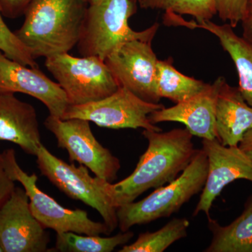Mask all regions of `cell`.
<instances>
[{"label":"cell","mask_w":252,"mask_h":252,"mask_svg":"<svg viewBox=\"0 0 252 252\" xmlns=\"http://www.w3.org/2000/svg\"><path fill=\"white\" fill-rule=\"evenodd\" d=\"M89 1V4H92V3L95 2L97 0H88Z\"/></svg>","instance_id":"obj_29"},{"label":"cell","mask_w":252,"mask_h":252,"mask_svg":"<svg viewBox=\"0 0 252 252\" xmlns=\"http://www.w3.org/2000/svg\"><path fill=\"white\" fill-rule=\"evenodd\" d=\"M212 239L206 252H252V195L243 213L230 224L222 226L208 218Z\"/></svg>","instance_id":"obj_18"},{"label":"cell","mask_w":252,"mask_h":252,"mask_svg":"<svg viewBox=\"0 0 252 252\" xmlns=\"http://www.w3.org/2000/svg\"><path fill=\"white\" fill-rule=\"evenodd\" d=\"M208 86L203 81L179 72L172 64V59L158 61L157 86L160 98L179 103L200 94Z\"/></svg>","instance_id":"obj_19"},{"label":"cell","mask_w":252,"mask_h":252,"mask_svg":"<svg viewBox=\"0 0 252 252\" xmlns=\"http://www.w3.org/2000/svg\"><path fill=\"white\" fill-rule=\"evenodd\" d=\"M208 172V159L203 149H198L193 160L175 180L156 189L138 202L118 207L119 226L122 232L135 225L146 224L171 216L194 195L203 190Z\"/></svg>","instance_id":"obj_4"},{"label":"cell","mask_w":252,"mask_h":252,"mask_svg":"<svg viewBox=\"0 0 252 252\" xmlns=\"http://www.w3.org/2000/svg\"><path fill=\"white\" fill-rule=\"evenodd\" d=\"M0 9V51L10 59L31 67H39L29 50L6 26Z\"/></svg>","instance_id":"obj_23"},{"label":"cell","mask_w":252,"mask_h":252,"mask_svg":"<svg viewBox=\"0 0 252 252\" xmlns=\"http://www.w3.org/2000/svg\"><path fill=\"white\" fill-rule=\"evenodd\" d=\"M136 9L135 0H97L89 4L77 44L81 56H97L104 61L114 50L127 41H152L158 23L143 31H134L128 21Z\"/></svg>","instance_id":"obj_3"},{"label":"cell","mask_w":252,"mask_h":252,"mask_svg":"<svg viewBox=\"0 0 252 252\" xmlns=\"http://www.w3.org/2000/svg\"><path fill=\"white\" fill-rule=\"evenodd\" d=\"M164 23L167 26H182L189 29L205 30L218 38L220 45L234 63L238 71L239 90L249 105L252 107V43L240 37L229 24L218 25L209 21H186L180 15L165 11Z\"/></svg>","instance_id":"obj_15"},{"label":"cell","mask_w":252,"mask_h":252,"mask_svg":"<svg viewBox=\"0 0 252 252\" xmlns=\"http://www.w3.org/2000/svg\"><path fill=\"white\" fill-rule=\"evenodd\" d=\"M89 123L84 119L64 120L49 115L44 126L56 137L58 147L67 151L69 161L79 162L97 177L114 182L121 168L119 159L97 140Z\"/></svg>","instance_id":"obj_9"},{"label":"cell","mask_w":252,"mask_h":252,"mask_svg":"<svg viewBox=\"0 0 252 252\" xmlns=\"http://www.w3.org/2000/svg\"><path fill=\"white\" fill-rule=\"evenodd\" d=\"M238 147L252 162V128L245 132Z\"/></svg>","instance_id":"obj_28"},{"label":"cell","mask_w":252,"mask_h":252,"mask_svg":"<svg viewBox=\"0 0 252 252\" xmlns=\"http://www.w3.org/2000/svg\"><path fill=\"white\" fill-rule=\"evenodd\" d=\"M5 170L10 178L23 186L29 198L32 213L45 229L56 233H72L88 235H109L110 230L104 222L91 220L87 212L80 209L69 210L58 203L54 198L38 187V177L28 175L17 161L16 152L9 149L1 153Z\"/></svg>","instance_id":"obj_6"},{"label":"cell","mask_w":252,"mask_h":252,"mask_svg":"<svg viewBox=\"0 0 252 252\" xmlns=\"http://www.w3.org/2000/svg\"><path fill=\"white\" fill-rule=\"evenodd\" d=\"M189 225L187 219H173L157 231L140 233L133 243L124 245L119 252H163L177 240L187 236Z\"/></svg>","instance_id":"obj_21"},{"label":"cell","mask_w":252,"mask_h":252,"mask_svg":"<svg viewBox=\"0 0 252 252\" xmlns=\"http://www.w3.org/2000/svg\"><path fill=\"white\" fill-rule=\"evenodd\" d=\"M142 135L148 141V147L135 170L124 180L111 183V198L117 208L132 203L149 189L175 180L198 151L194 147L193 135L187 128L167 132L144 130Z\"/></svg>","instance_id":"obj_1"},{"label":"cell","mask_w":252,"mask_h":252,"mask_svg":"<svg viewBox=\"0 0 252 252\" xmlns=\"http://www.w3.org/2000/svg\"><path fill=\"white\" fill-rule=\"evenodd\" d=\"M132 231L122 232L112 237L88 235L72 232L57 233L54 251L62 252H111L124 246L133 238Z\"/></svg>","instance_id":"obj_20"},{"label":"cell","mask_w":252,"mask_h":252,"mask_svg":"<svg viewBox=\"0 0 252 252\" xmlns=\"http://www.w3.org/2000/svg\"><path fill=\"white\" fill-rule=\"evenodd\" d=\"M49 233L32 213L24 189L16 187L0 208V243L4 252H46Z\"/></svg>","instance_id":"obj_11"},{"label":"cell","mask_w":252,"mask_h":252,"mask_svg":"<svg viewBox=\"0 0 252 252\" xmlns=\"http://www.w3.org/2000/svg\"><path fill=\"white\" fill-rule=\"evenodd\" d=\"M249 0H215L217 14L223 22H228L232 28H235L242 22Z\"/></svg>","instance_id":"obj_24"},{"label":"cell","mask_w":252,"mask_h":252,"mask_svg":"<svg viewBox=\"0 0 252 252\" xmlns=\"http://www.w3.org/2000/svg\"><path fill=\"white\" fill-rule=\"evenodd\" d=\"M33 1L34 0H0V9L3 16L14 19L24 15Z\"/></svg>","instance_id":"obj_25"},{"label":"cell","mask_w":252,"mask_h":252,"mask_svg":"<svg viewBox=\"0 0 252 252\" xmlns=\"http://www.w3.org/2000/svg\"><path fill=\"white\" fill-rule=\"evenodd\" d=\"M15 188V182L10 178L5 170L2 156L0 152V208L11 196Z\"/></svg>","instance_id":"obj_26"},{"label":"cell","mask_w":252,"mask_h":252,"mask_svg":"<svg viewBox=\"0 0 252 252\" xmlns=\"http://www.w3.org/2000/svg\"><path fill=\"white\" fill-rule=\"evenodd\" d=\"M243 37L252 43V0H249L243 21Z\"/></svg>","instance_id":"obj_27"},{"label":"cell","mask_w":252,"mask_h":252,"mask_svg":"<svg viewBox=\"0 0 252 252\" xmlns=\"http://www.w3.org/2000/svg\"><path fill=\"white\" fill-rule=\"evenodd\" d=\"M164 107L162 104L147 102L120 86L105 98L80 105H68L61 119H84L107 128H143L160 132L162 129L152 124L149 116Z\"/></svg>","instance_id":"obj_8"},{"label":"cell","mask_w":252,"mask_h":252,"mask_svg":"<svg viewBox=\"0 0 252 252\" xmlns=\"http://www.w3.org/2000/svg\"><path fill=\"white\" fill-rule=\"evenodd\" d=\"M46 69L67 95L69 105H80L108 97L120 87L104 60L68 53L46 58Z\"/></svg>","instance_id":"obj_7"},{"label":"cell","mask_w":252,"mask_h":252,"mask_svg":"<svg viewBox=\"0 0 252 252\" xmlns=\"http://www.w3.org/2000/svg\"><path fill=\"white\" fill-rule=\"evenodd\" d=\"M0 141L17 144L35 157L42 144L35 109L12 93L0 92Z\"/></svg>","instance_id":"obj_16"},{"label":"cell","mask_w":252,"mask_h":252,"mask_svg":"<svg viewBox=\"0 0 252 252\" xmlns=\"http://www.w3.org/2000/svg\"><path fill=\"white\" fill-rule=\"evenodd\" d=\"M152 41L134 39L124 43L104 59L119 86L147 102L158 103L157 64Z\"/></svg>","instance_id":"obj_10"},{"label":"cell","mask_w":252,"mask_h":252,"mask_svg":"<svg viewBox=\"0 0 252 252\" xmlns=\"http://www.w3.org/2000/svg\"><path fill=\"white\" fill-rule=\"evenodd\" d=\"M0 92L27 94L42 102L49 115L62 118L69 105L65 93L39 67L10 59L0 51Z\"/></svg>","instance_id":"obj_13"},{"label":"cell","mask_w":252,"mask_h":252,"mask_svg":"<svg viewBox=\"0 0 252 252\" xmlns=\"http://www.w3.org/2000/svg\"><path fill=\"white\" fill-rule=\"evenodd\" d=\"M220 77L201 93L173 107L155 111L149 116L152 124L179 122L193 136L205 140L217 139L216 102Z\"/></svg>","instance_id":"obj_14"},{"label":"cell","mask_w":252,"mask_h":252,"mask_svg":"<svg viewBox=\"0 0 252 252\" xmlns=\"http://www.w3.org/2000/svg\"><path fill=\"white\" fill-rule=\"evenodd\" d=\"M252 128V107L245 100L238 88L228 85L220 77L216 102L217 139L228 147H236L245 132Z\"/></svg>","instance_id":"obj_17"},{"label":"cell","mask_w":252,"mask_h":252,"mask_svg":"<svg viewBox=\"0 0 252 252\" xmlns=\"http://www.w3.org/2000/svg\"><path fill=\"white\" fill-rule=\"evenodd\" d=\"M88 0H34L14 32L34 59L68 53L77 46Z\"/></svg>","instance_id":"obj_2"},{"label":"cell","mask_w":252,"mask_h":252,"mask_svg":"<svg viewBox=\"0 0 252 252\" xmlns=\"http://www.w3.org/2000/svg\"><path fill=\"white\" fill-rule=\"evenodd\" d=\"M0 252H4V250H3L2 246H1V243H0Z\"/></svg>","instance_id":"obj_30"},{"label":"cell","mask_w":252,"mask_h":252,"mask_svg":"<svg viewBox=\"0 0 252 252\" xmlns=\"http://www.w3.org/2000/svg\"><path fill=\"white\" fill-rule=\"evenodd\" d=\"M143 9H161L188 15L197 22L209 21L217 15L215 0H138Z\"/></svg>","instance_id":"obj_22"},{"label":"cell","mask_w":252,"mask_h":252,"mask_svg":"<svg viewBox=\"0 0 252 252\" xmlns=\"http://www.w3.org/2000/svg\"><path fill=\"white\" fill-rule=\"evenodd\" d=\"M202 143L208 159V172L193 215L204 212L210 218L214 201L227 185L241 179L252 182V162L238 146L223 145L218 139H203Z\"/></svg>","instance_id":"obj_12"},{"label":"cell","mask_w":252,"mask_h":252,"mask_svg":"<svg viewBox=\"0 0 252 252\" xmlns=\"http://www.w3.org/2000/svg\"><path fill=\"white\" fill-rule=\"evenodd\" d=\"M36 163L45 176L60 190L73 200H80L98 212L112 233L119 226L117 208L110 195L112 182L91 177L87 167L75 166L56 157L41 144L36 155Z\"/></svg>","instance_id":"obj_5"}]
</instances>
